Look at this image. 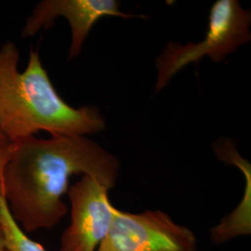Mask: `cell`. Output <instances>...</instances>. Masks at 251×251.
Wrapping results in <instances>:
<instances>
[{"instance_id":"6da1fadb","label":"cell","mask_w":251,"mask_h":251,"mask_svg":"<svg viewBox=\"0 0 251 251\" xmlns=\"http://www.w3.org/2000/svg\"><path fill=\"white\" fill-rule=\"evenodd\" d=\"M120 162L86 136H30L10 144L1 168L10 215L25 233L52 229L68 212L63 201L75 175H90L109 190Z\"/></svg>"},{"instance_id":"7a4b0ae2","label":"cell","mask_w":251,"mask_h":251,"mask_svg":"<svg viewBox=\"0 0 251 251\" xmlns=\"http://www.w3.org/2000/svg\"><path fill=\"white\" fill-rule=\"evenodd\" d=\"M20 52L12 41L0 48V129L10 144L47 131L51 136H86L104 130L96 106L73 107L59 95L31 48L26 69L19 72Z\"/></svg>"},{"instance_id":"3957f363","label":"cell","mask_w":251,"mask_h":251,"mask_svg":"<svg viewBox=\"0 0 251 251\" xmlns=\"http://www.w3.org/2000/svg\"><path fill=\"white\" fill-rule=\"evenodd\" d=\"M251 11L237 0H218L212 5L205 38L198 43L169 42L155 58V91L163 90L173 76L190 63L208 57L213 63L224 61L240 46L251 40Z\"/></svg>"},{"instance_id":"277c9868","label":"cell","mask_w":251,"mask_h":251,"mask_svg":"<svg viewBox=\"0 0 251 251\" xmlns=\"http://www.w3.org/2000/svg\"><path fill=\"white\" fill-rule=\"evenodd\" d=\"M97 251H198V240L190 228L159 209L132 213L115 207Z\"/></svg>"},{"instance_id":"5b68a950","label":"cell","mask_w":251,"mask_h":251,"mask_svg":"<svg viewBox=\"0 0 251 251\" xmlns=\"http://www.w3.org/2000/svg\"><path fill=\"white\" fill-rule=\"evenodd\" d=\"M109 189L90 175L69 186L70 225L61 237L60 251H97L111 227L114 210Z\"/></svg>"},{"instance_id":"8992f818","label":"cell","mask_w":251,"mask_h":251,"mask_svg":"<svg viewBox=\"0 0 251 251\" xmlns=\"http://www.w3.org/2000/svg\"><path fill=\"white\" fill-rule=\"evenodd\" d=\"M117 0H43L37 3L22 30L23 37L36 35L41 29L53 25L57 17L66 19L71 27V45L68 58H76L94 25L105 16L123 19L144 18V15L126 14Z\"/></svg>"},{"instance_id":"52a82bcc","label":"cell","mask_w":251,"mask_h":251,"mask_svg":"<svg viewBox=\"0 0 251 251\" xmlns=\"http://www.w3.org/2000/svg\"><path fill=\"white\" fill-rule=\"evenodd\" d=\"M0 225L9 251H47L42 245L31 239L10 215L5 199L0 204Z\"/></svg>"},{"instance_id":"ba28073f","label":"cell","mask_w":251,"mask_h":251,"mask_svg":"<svg viewBox=\"0 0 251 251\" xmlns=\"http://www.w3.org/2000/svg\"><path fill=\"white\" fill-rule=\"evenodd\" d=\"M10 145V142L9 139L6 137V135L2 132V130L0 129V150L2 149H6Z\"/></svg>"},{"instance_id":"9c48e42d","label":"cell","mask_w":251,"mask_h":251,"mask_svg":"<svg viewBox=\"0 0 251 251\" xmlns=\"http://www.w3.org/2000/svg\"><path fill=\"white\" fill-rule=\"evenodd\" d=\"M0 251H9L5 245L4 233H3V229L1 227V225H0Z\"/></svg>"},{"instance_id":"30bf717a","label":"cell","mask_w":251,"mask_h":251,"mask_svg":"<svg viewBox=\"0 0 251 251\" xmlns=\"http://www.w3.org/2000/svg\"><path fill=\"white\" fill-rule=\"evenodd\" d=\"M4 195H3V184H2V178H1V169H0V204L4 200Z\"/></svg>"}]
</instances>
